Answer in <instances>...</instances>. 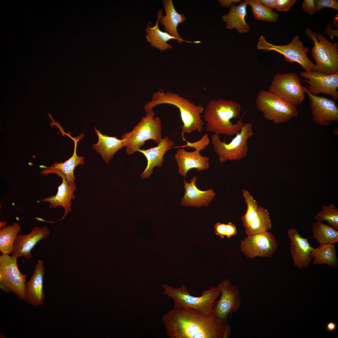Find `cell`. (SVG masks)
I'll use <instances>...</instances> for the list:
<instances>
[{
  "label": "cell",
  "instance_id": "obj_1",
  "mask_svg": "<svg viewBox=\"0 0 338 338\" xmlns=\"http://www.w3.org/2000/svg\"><path fill=\"white\" fill-rule=\"evenodd\" d=\"M162 320L170 338H224L225 327L215 315L206 316L192 308L173 307Z\"/></svg>",
  "mask_w": 338,
  "mask_h": 338
},
{
  "label": "cell",
  "instance_id": "obj_2",
  "mask_svg": "<svg viewBox=\"0 0 338 338\" xmlns=\"http://www.w3.org/2000/svg\"><path fill=\"white\" fill-rule=\"evenodd\" d=\"M241 108L239 103L232 100H211L203 112L207 131L218 135L231 136L236 134L244 124L242 118L235 124L231 120L239 117Z\"/></svg>",
  "mask_w": 338,
  "mask_h": 338
},
{
  "label": "cell",
  "instance_id": "obj_3",
  "mask_svg": "<svg viewBox=\"0 0 338 338\" xmlns=\"http://www.w3.org/2000/svg\"><path fill=\"white\" fill-rule=\"evenodd\" d=\"M165 104L174 105L179 109L182 123V135L196 131L201 133L205 124L201 115L204 110L202 106L196 105L176 93L171 91L165 93L160 90L153 94L151 100L146 104L144 109L147 112L156 106Z\"/></svg>",
  "mask_w": 338,
  "mask_h": 338
},
{
  "label": "cell",
  "instance_id": "obj_4",
  "mask_svg": "<svg viewBox=\"0 0 338 338\" xmlns=\"http://www.w3.org/2000/svg\"><path fill=\"white\" fill-rule=\"evenodd\" d=\"M161 287L164 294L173 299L174 307L192 308L206 316L214 315L213 307L216 299L221 294L218 286H213L208 290H204L200 296L191 295L185 285L176 288L163 284Z\"/></svg>",
  "mask_w": 338,
  "mask_h": 338
},
{
  "label": "cell",
  "instance_id": "obj_5",
  "mask_svg": "<svg viewBox=\"0 0 338 338\" xmlns=\"http://www.w3.org/2000/svg\"><path fill=\"white\" fill-rule=\"evenodd\" d=\"M155 116L153 109L146 112L131 131L122 135L121 139L128 155L137 152L146 141L153 140L157 145L161 141L163 138L161 120Z\"/></svg>",
  "mask_w": 338,
  "mask_h": 338
},
{
  "label": "cell",
  "instance_id": "obj_6",
  "mask_svg": "<svg viewBox=\"0 0 338 338\" xmlns=\"http://www.w3.org/2000/svg\"><path fill=\"white\" fill-rule=\"evenodd\" d=\"M307 37L313 41L311 54L316 64L315 71L327 74L338 72V44L329 41L322 33H315L309 28L305 30Z\"/></svg>",
  "mask_w": 338,
  "mask_h": 338
},
{
  "label": "cell",
  "instance_id": "obj_7",
  "mask_svg": "<svg viewBox=\"0 0 338 338\" xmlns=\"http://www.w3.org/2000/svg\"><path fill=\"white\" fill-rule=\"evenodd\" d=\"M256 108L265 119L275 124L286 122L299 115L296 106L269 91L261 90L256 100Z\"/></svg>",
  "mask_w": 338,
  "mask_h": 338
},
{
  "label": "cell",
  "instance_id": "obj_8",
  "mask_svg": "<svg viewBox=\"0 0 338 338\" xmlns=\"http://www.w3.org/2000/svg\"><path fill=\"white\" fill-rule=\"evenodd\" d=\"M235 135L228 143L222 141L218 135L214 134L212 136L211 143L220 163L228 160H240L247 156L248 149V141L253 135L252 123L244 124Z\"/></svg>",
  "mask_w": 338,
  "mask_h": 338
},
{
  "label": "cell",
  "instance_id": "obj_9",
  "mask_svg": "<svg viewBox=\"0 0 338 338\" xmlns=\"http://www.w3.org/2000/svg\"><path fill=\"white\" fill-rule=\"evenodd\" d=\"M257 48L258 49L265 52L274 50L284 55L286 61L299 63L306 72L315 71V64L307 55L310 49L304 45L298 35L294 37L288 44L279 46L269 43L266 40L264 36L261 35L259 38Z\"/></svg>",
  "mask_w": 338,
  "mask_h": 338
},
{
  "label": "cell",
  "instance_id": "obj_10",
  "mask_svg": "<svg viewBox=\"0 0 338 338\" xmlns=\"http://www.w3.org/2000/svg\"><path fill=\"white\" fill-rule=\"evenodd\" d=\"M17 259L9 254L0 256V288L4 293H13L25 301L24 292L27 275L20 272Z\"/></svg>",
  "mask_w": 338,
  "mask_h": 338
},
{
  "label": "cell",
  "instance_id": "obj_11",
  "mask_svg": "<svg viewBox=\"0 0 338 338\" xmlns=\"http://www.w3.org/2000/svg\"><path fill=\"white\" fill-rule=\"evenodd\" d=\"M302 81L295 73L277 74L271 82L268 91L296 106L302 104L305 98Z\"/></svg>",
  "mask_w": 338,
  "mask_h": 338
},
{
  "label": "cell",
  "instance_id": "obj_12",
  "mask_svg": "<svg viewBox=\"0 0 338 338\" xmlns=\"http://www.w3.org/2000/svg\"><path fill=\"white\" fill-rule=\"evenodd\" d=\"M221 296L216 301L213 310L214 315L225 327L228 315L237 311L241 305L239 290L229 279H223L218 286Z\"/></svg>",
  "mask_w": 338,
  "mask_h": 338
},
{
  "label": "cell",
  "instance_id": "obj_13",
  "mask_svg": "<svg viewBox=\"0 0 338 338\" xmlns=\"http://www.w3.org/2000/svg\"><path fill=\"white\" fill-rule=\"evenodd\" d=\"M278 244L275 236L269 231L247 236L241 241V251L248 258L271 257Z\"/></svg>",
  "mask_w": 338,
  "mask_h": 338
},
{
  "label": "cell",
  "instance_id": "obj_14",
  "mask_svg": "<svg viewBox=\"0 0 338 338\" xmlns=\"http://www.w3.org/2000/svg\"><path fill=\"white\" fill-rule=\"evenodd\" d=\"M300 75L305 79L302 81L309 84L307 89L312 95L324 93L331 95L335 101L338 100V72L327 74L317 71H302Z\"/></svg>",
  "mask_w": 338,
  "mask_h": 338
},
{
  "label": "cell",
  "instance_id": "obj_15",
  "mask_svg": "<svg viewBox=\"0 0 338 338\" xmlns=\"http://www.w3.org/2000/svg\"><path fill=\"white\" fill-rule=\"evenodd\" d=\"M303 88L308 96L314 122L326 126L338 120V107L335 101L324 96L312 95L306 87L303 86Z\"/></svg>",
  "mask_w": 338,
  "mask_h": 338
},
{
  "label": "cell",
  "instance_id": "obj_16",
  "mask_svg": "<svg viewBox=\"0 0 338 338\" xmlns=\"http://www.w3.org/2000/svg\"><path fill=\"white\" fill-rule=\"evenodd\" d=\"M287 234L290 240V254L294 266L300 269L308 267L314 248L309 242L308 238L302 237L298 230L293 228L289 229Z\"/></svg>",
  "mask_w": 338,
  "mask_h": 338
},
{
  "label": "cell",
  "instance_id": "obj_17",
  "mask_svg": "<svg viewBox=\"0 0 338 338\" xmlns=\"http://www.w3.org/2000/svg\"><path fill=\"white\" fill-rule=\"evenodd\" d=\"M50 234L47 227L35 226L27 235H17L14 241L12 255L16 258L24 257L26 260L32 258L31 250L37 243L47 238Z\"/></svg>",
  "mask_w": 338,
  "mask_h": 338
},
{
  "label": "cell",
  "instance_id": "obj_18",
  "mask_svg": "<svg viewBox=\"0 0 338 338\" xmlns=\"http://www.w3.org/2000/svg\"><path fill=\"white\" fill-rule=\"evenodd\" d=\"M197 179L196 176H194L190 182L184 180V193L181 199L182 206L198 207H207L215 196L216 193L212 189L205 191L199 189L196 185Z\"/></svg>",
  "mask_w": 338,
  "mask_h": 338
},
{
  "label": "cell",
  "instance_id": "obj_19",
  "mask_svg": "<svg viewBox=\"0 0 338 338\" xmlns=\"http://www.w3.org/2000/svg\"><path fill=\"white\" fill-rule=\"evenodd\" d=\"M200 151L195 150L187 151L184 149L179 148L175 155L177 162L178 172L180 174L185 177L190 170L196 169L201 172L209 167V158L202 156Z\"/></svg>",
  "mask_w": 338,
  "mask_h": 338
},
{
  "label": "cell",
  "instance_id": "obj_20",
  "mask_svg": "<svg viewBox=\"0 0 338 338\" xmlns=\"http://www.w3.org/2000/svg\"><path fill=\"white\" fill-rule=\"evenodd\" d=\"M44 269L43 261L39 260L30 279L25 283V301L29 304L40 305H43L44 302L45 296L43 289Z\"/></svg>",
  "mask_w": 338,
  "mask_h": 338
},
{
  "label": "cell",
  "instance_id": "obj_21",
  "mask_svg": "<svg viewBox=\"0 0 338 338\" xmlns=\"http://www.w3.org/2000/svg\"><path fill=\"white\" fill-rule=\"evenodd\" d=\"M174 146L172 140L167 136H165L156 146L146 150L139 149L137 151L143 154L147 161V166L140 174L141 177L142 179L149 178L152 173L154 167H161L164 161V154Z\"/></svg>",
  "mask_w": 338,
  "mask_h": 338
},
{
  "label": "cell",
  "instance_id": "obj_22",
  "mask_svg": "<svg viewBox=\"0 0 338 338\" xmlns=\"http://www.w3.org/2000/svg\"><path fill=\"white\" fill-rule=\"evenodd\" d=\"M62 179V183L58 186V192L55 195H51L41 200V201L49 202V207L55 208L58 207L62 206L64 209V213L62 218H63L68 212L71 211V200L74 199L75 196L74 192L76 188L75 184H69L67 182L65 176L61 172H55Z\"/></svg>",
  "mask_w": 338,
  "mask_h": 338
},
{
  "label": "cell",
  "instance_id": "obj_23",
  "mask_svg": "<svg viewBox=\"0 0 338 338\" xmlns=\"http://www.w3.org/2000/svg\"><path fill=\"white\" fill-rule=\"evenodd\" d=\"M162 2L166 15L163 16L162 11L159 10V21L166 32L176 38L179 43L183 41L191 42L184 40L179 35L177 30L178 25L183 23L186 20L185 16L176 11L172 0H163Z\"/></svg>",
  "mask_w": 338,
  "mask_h": 338
},
{
  "label": "cell",
  "instance_id": "obj_24",
  "mask_svg": "<svg viewBox=\"0 0 338 338\" xmlns=\"http://www.w3.org/2000/svg\"><path fill=\"white\" fill-rule=\"evenodd\" d=\"M247 5L245 0L241 1L238 5L232 4L229 12L222 16V19L226 23L227 29H235L238 33H242L249 31V25L245 20Z\"/></svg>",
  "mask_w": 338,
  "mask_h": 338
},
{
  "label": "cell",
  "instance_id": "obj_25",
  "mask_svg": "<svg viewBox=\"0 0 338 338\" xmlns=\"http://www.w3.org/2000/svg\"><path fill=\"white\" fill-rule=\"evenodd\" d=\"M78 140L75 141L74 152L72 156L65 162H55L50 167H47L41 172L42 175L54 173L59 171L63 173L65 176L66 180L69 184H75L76 179L74 175V171L75 167L79 165H82L84 163L83 156H79L76 154V147Z\"/></svg>",
  "mask_w": 338,
  "mask_h": 338
},
{
  "label": "cell",
  "instance_id": "obj_26",
  "mask_svg": "<svg viewBox=\"0 0 338 338\" xmlns=\"http://www.w3.org/2000/svg\"><path fill=\"white\" fill-rule=\"evenodd\" d=\"M98 136V141L92 145L93 148L101 156L104 161L109 163L115 154L124 146L123 141L116 137L108 136L102 134L95 127Z\"/></svg>",
  "mask_w": 338,
  "mask_h": 338
},
{
  "label": "cell",
  "instance_id": "obj_27",
  "mask_svg": "<svg viewBox=\"0 0 338 338\" xmlns=\"http://www.w3.org/2000/svg\"><path fill=\"white\" fill-rule=\"evenodd\" d=\"M160 13L158 12L156 24L153 27L147 24L145 30L146 32V40L150 43L151 46L159 49L161 51L172 48V46L167 43L171 40L177 39L166 32L161 31L159 28Z\"/></svg>",
  "mask_w": 338,
  "mask_h": 338
},
{
  "label": "cell",
  "instance_id": "obj_28",
  "mask_svg": "<svg viewBox=\"0 0 338 338\" xmlns=\"http://www.w3.org/2000/svg\"><path fill=\"white\" fill-rule=\"evenodd\" d=\"M311 256L314 259V264H325L337 268L338 260L335 244L331 243L321 244L312 251Z\"/></svg>",
  "mask_w": 338,
  "mask_h": 338
},
{
  "label": "cell",
  "instance_id": "obj_29",
  "mask_svg": "<svg viewBox=\"0 0 338 338\" xmlns=\"http://www.w3.org/2000/svg\"><path fill=\"white\" fill-rule=\"evenodd\" d=\"M313 238L320 244H335L338 242V231L328 224L316 220L312 225Z\"/></svg>",
  "mask_w": 338,
  "mask_h": 338
},
{
  "label": "cell",
  "instance_id": "obj_30",
  "mask_svg": "<svg viewBox=\"0 0 338 338\" xmlns=\"http://www.w3.org/2000/svg\"><path fill=\"white\" fill-rule=\"evenodd\" d=\"M273 226L269 213L264 207L259 206L256 217L249 226L245 229L247 236L262 233L269 231Z\"/></svg>",
  "mask_w": 338,
  "mask_h": 338
},
{
  "label": "cell",
  "instance_id": "obj_31",
  "mask_svg": "<svg viewBox=\"0 0 338 338\" xmlns=\"http://www.w3.org/2000/svg\"><path fill=\"white\" fill-rule=\"evenodd\" d=\"M21 231V226L17 223L0 228V250L2 254L12 253L15 238Z\"/></svg>",
  "mask_w": 338,
  "mask_h": 338
},
{
  "label": "cell",
  "instance_id": "obj_32",
  "mask_svg": "<svg viewBox=\"0 0 338 338\" xmlns=\"http://www.w3.org/2000/svg\"><path fill=\"white\" fill-rule=\"evenodd\" d=\"M245 1L251 6L252 13L256 20L274 23L277 22L279 18L278 14L266 8L259 0Z\"/></svg>",
  "mask_w": 338,
  "mask_h": 338
},
{
  "label": "cell",
  "instance_id": "obj_33",
  "mask_svg": "<svg viewBox=\"0 0 338 338\" xmlns=\"http://www.w3.org/2000/svg\"><path fill=\"white\" fill-rule=\"evenodd\" d=\"M316 220L325 221L336 229H338V208L334 205H323L321 209L314 217Z\"/></svg>",
  "mask_w": 338,
  "mask_h": 338
},
{
  "label": "cell",
  "instance_id": "obj_34",
  "mask_svg": "<svg viewBox=\"0 0 338 338\" xmlns=\"http://www.w3.org/2000/svg\"><path fill=\"white\" fill-rule=\"evenodd\" d=\"M242 192L247 204V209L245 214L241 217V219L243 226L246 229L256 217L259 206L248 190L243 189Z\"/></svg>",
  "mask_w": 338,
  "mask_h": 338
},
{
  "label": "cell",
  "instance_id": "obj_35",
  "mask_svg": "<svg viewBox=\"0 0 338 338\" xmlns=\"http://www.w3.org/2000/svg\"><path fill=\"white\" fill-rule=\"evenodd\" d=\"M182 136L183 140L187 142V144L180 147H188L189 148H192L195 150L200 151L205 148L210 143V140L207 133L205 134L199 140L194 142H190L187 141L184 138L182 135Z\"/></svg>",
  "mask_w": 338,
  "mask_h": 338
},
{
  "label": "cell",
  "instance_id": "obj_36",
  "mask_svg": "<svg viewBox=\"0 0 338 338\" xmlns=\"http://www.w3.org/2000/svg\"><path fill=\"white\" fill-rule=\"evenodd\" d=\"M317 12L325 8H330L338 10L337 0H314Z\"/></svg>",
  "mask_w": 338,
  "mask_h": 338
},
{
  "label": "cell",
  "instance_id": "obj_37",
  "mask_svg": "<svg viewBox=\"0 0 338 338\" xmlns=\"http://www.w3.org/2000/svg\"><path fill=\"white\" fill-rule=\"evenodd\" d=\"M296 2L295 0H276L275 8L281 12L288 11Z\"/></svg>",
  "mask_w": 338,
  "mask_h": 338
},
{
  "label": "cell",
  "instance_id": "obj_38",
  "mask_svg": "<svg viewBox=\"0 0 338 338\" xmlns=\"http://www.w3.org/2000/svg\"><path fill=\"white\" fill-rule=\"evenodd\" d=\"M302 8L306 13L312 15L317 12L314 0H304Z\"/></svg>",
  "mask_w": 338,
  "mask_h": 338
},
{
  "label": "cell",
  "instance_id": "obj_39",
  "mask_svg": "<svg viewBox=\"0 0 338 338\" xmlns=\"http://www.w3.org/2000/svg\"><path fill=\"white\" fill-rule=\"evenodd\" d=\"M226 224L225 223H217L214 225V233L223 238L225 236Z\"/></svg>",
  "mask_w": 338,
  "mask_h": 338
},
{
  "label": "cell",
  "instance_id": "obj_40",
  "mask_svg": "<svg viewBox=\"0 0 338 338\" xmlns=\"http://www.w3.org/2000/svg\"><path fill=\"white\" fill-rule=\"evenodd\" d=\"M226 224L225 236L229 238L237 234L236 228L233 223L229 222Z\"/></svg>",
  "mask_w": 338,
  "mask_h": 338
},
{
  "label": "cell",
  "instance_id": "obj_41",
  "mask_svg": "<svg viewBox=\"0 0 338 338\" xmlns=\"http://www.w3.org/2000/svg\"><path fill=\"white\" fill-rule=\"evenodd\" d=\"M324 33L331 37H338V30L333 29L331 28V25L328 24L325 28Z\"/></svg>",
  "mask_w": 338,
  "mask_h": 338
},
{
  "label": "cell",
  "instance_id": "obj_42",
  "mask_svg": "<svg viewBox=\"0 0 338 338\" xmlns=\"http://www.w3.org/2000/svg\"><path fill=\"white\" fill-rule=\"evenodd\" d=\"M240 0H218V2L224 8H228L230 7L232 4H235L238 3H240Z\"/></svg>",
  "mask_w": 338,
  "mask_h": 338
},
{
  "label": "cell",
  "instance_id": "obj_43",
  "mask_svg": "<svg viewBox=\"0 0 338 338\" xmlns=\"http://www.w3.org/2000/svg\"><path fill=\"white\" fill-rule=\"evenodd\" d=\"M261 3L267 8L272 10L275 8L276 0H259Z\"/></svg>",
  "mask_w": 338,
  "mask_h": 338
},
{
  "label": "cell",
  "instance_id": "obj_44",
  "mask_svg": "<svg viewBox=\"0 0 338 338\" xmlns=\"http://www.w3.org/2000/svg\"><path fill=\"white\" fill-rule=\"evenodd\" d=\"M325 327L327 331L330 332H333L336 330L337 326L335 323L332 321H330L327 323Z\"/></svg>",
  "mask_w": 338,
  "mask_h": 338
},
{
  "label": "cell",
  "instance_id": "obj_45",
  "mask_svg": "<svg viewBox=\"0 0 338 338\" xmlns=\"http://www.w3.org/2000/svg\"><path fill=\"white\" fill-rule=\"evenodd\" d=\"M231 334V327L227 322L224 328V338H229Z\"/></svg>",
  "mask_w": 338,
  "mask_h": 338
},
{
  "label": "cell",
  "instance_id": "obj_46",
  "mask_svg": "<svg viewBox=\"0 0 338 338\" xmlns=\"http://www.w3.org/2000/svg\"><path fill=\"white\" fill-rule=\"evenodd\" d=\"M338 14H337L336 15V16L334 18V22H333V24H334V26H336V27H337V28H338Z\"/></svg>",
  "mask_w": 338,
  "mask_h": 338
},
{
  "label": "cell",
  "instance_id": "obj_47",
  "mask_svg": "<svg viewBox=\"0 0 338 338\" xmlns=\"http://www.w3.org/2000/svg\"><path fill=\"white\" fill-rule=\"evenodd\" d=\"M7 226V222L3 221L0 222V228H1Z\"/></svg>",
  "mask_w": 338,
  "mask_h": 338
}]
</instances>
